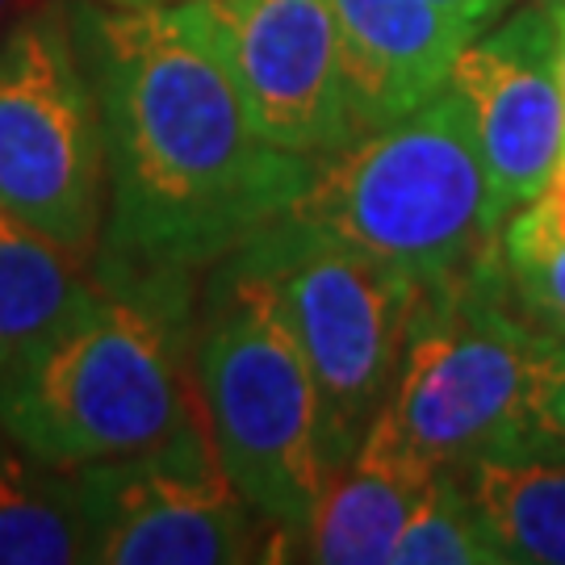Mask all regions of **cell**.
I'll return each instance as SVG.
<instances>
[{"label":"cell","instance_id":"cell-1","mask_svg":"<svg viewBox=\"0 0 565 565\" xmlns=\"http://www.w3.org/2000/svg\"><path fill=\"white\" fill-rule=\"evenodd\" d=\"M72 13L105 126V226L93 260L205 277L277 223L323 160L260 135L210 0H72Z\"/></svg>","mask_w":565,"mask_h":565},{"label":"cell","instance_id":"cell-2","mask_svg":"<svg viewBox=\"0 0 565 565\" xmlns=\"http://www.w3.org/2000/svg\"><path fill=\"white\" fill-rule=\"evenodd\" d=\"M202 277L93 260V294L0 369V427L55 469L135 457L202 424Z\"/></svg>","mask_w":565,"mask_h":565},{"label":"cell","instance_id":"cell-3","mask_svg":"<svg viewBox=\"0 0 565 565\" xmlns=\"http://www.w3.org/2000/svg\"><path fill=\"white\" fill-rule=\"evenodd\" d=\"M285 214L398 268L419 289L482 260L503 231L457 84L327 156Z\"/></svg>","mask_w":565,"mask_h":565},{"label":"cell","instance_id":"cell-4","mask_svg":"<svg viewBox=\"0 0 565 565\" xmlns=\"http://www.w3.org/2000/svg\"><path fill=\"white\" fill-rule=\"evenodd\" d=\"M193 390L223 473L273 524V562H294L327 486L319 394L281 310L235 260L202 277Z\"/></svg>","mask_w":565,"mask_h":565},{"label":"cell","instance_id":"cell-5","mask_svg":"<svg viewBox=\"0 0 565 565\" xmlns=\"http://www.w3.org/2000/svg\"><path fill=\"white\" fill-rule=\"evenodd\" d=\"M548 331L515 302L499 247L411 306L385 415L431 469L527 436Z\"/></svg>","mask_w":565,"mask_h":565},{"label":"cell","instance_id":"cell-6","mask_svg":"<svg viewBox=\"0 0 565 565\" xmlns=\"http://www.w3.org/2000/svg\"><path fill=\"white\" fill-rule=\"evenodd\" d=\"M226 260L268 289L298 340L319 394V440L331 478L361 448L394 390L419 285L294 214L268 223Z\"/></svg>","mask_w":565,"mask_h":565},{"label":"cell","instance_id":"cell-7","mask_svg":"<svg viewBox=\"0 0 565 565\" xmlns=\"http://www.w3.org/2000/svg\"><path fill=\"white\" fill-rule=\"evenodd\" d=\"M0 210L97 256L105 126L72 0H42L0 34Z\"/></svg>","mask_w":565,"mask_h":565},{"label":"cell","instance_id":"cell-8","mask_svg":"<svg viewBox=\"0 0 565 565\" xmlns=\"http://www.w3.org/2000/svg\"><path fill=\"white\" fill-rule=\"evenodd\" d=\"M88 565H239L264 562L273 524L243 499L205 427L135 457L72 469Z\"/></svg>","mask_w":565,"mask_h":565},{"label":"cell","instance_id":"cell-9","mask_svg":"<svg viewBox=\"0 0 565 565\" xmlns=\"http://www.w3.org/2000/svg\"><path fill=\"white\" fill-rule=\"evenodd\" d=\"M448 84L461 88L473 114L490 172L499 226L536 202L565 151V93L557 72V30L545 4L507 9L469 39Z\"/></svg>","mask_w":565,"mask_h":565},{"label":"cell","instance_id":"cell-10","mask_svg":"<svg viewBox=\"0 0 565 565\" xmlns=\"http://www.w3.org/2000/svg\"><path fill=\"white\" fill-rule=\"evenodd\" d=\"M210 13L264 139L315 160L352 142L331 0H210Z\"/></svg>","mask_w":565,"mask_h":565},{"label":"cell","instance_id":"cell-11","mask_svg":"<svg viewBox=\"0 0 565 565\" xmlns=\"http://www.w3.org/2000/svg\"><path fill=\"white\" fill-rule=\"evenodd\" d=\"M352 142L436 97L478 30L436 0H331Z\"/></svg>","mask_w":565,"mask_h":565},{"label":"cell","instance_id":"cell-12","mask_svg":"<svg viewBox=\"0 0 565 565\" xmlns=\"http://www.w3.org/2000/svg\"><path fill=\"white\" fill-rule=\"evenodd\" d=\"M431 473L436 469L398 436L390 415L377 411L361 448L327 478L294 562L394 565V545Z\"/></svg>","mask_w":565,"mask_h":565},{"label":"cell","instance_id":"cell-13","mask_svg":"<svg viewBox=\"0 0 565 565\" xmlns=\"http://www.w3.org/2000/svg\"><path fill=\"white\" fill-rule=\"evenodd\" d=\"M507 562L565 565V448L520 436L457 465Z\"/></svg>","mask_w":565,"mask_h":565},{"label":"cell","instance_id":"cell-14","mask_svg":"<svg viewBox=\"0 0 565 565\" xmlns=\"http://www.w3.org/2000/svg\"><path fill=\"white\" fill-rule=\"evenodd\" d=\"M0 565H88L72 469L39 461L0 427Z\"/></svg>","mask_w":565,"mask_h":565},{"label":"cell","instance_id":"cell-15","mask_svg":"<svg viewBox=\"0 0 565 565\" xmlns=\"http://www.w3.org/2000/svg\"><path fill=\"white\" fill-rule=\"evenodd\" d=\"M93 294V264L0 210V369Z\"/></svg>","mask_w":565,"mask_h":565},{"label":"cell","instance_id":"cell-16","mask_svg":"<svg viewBox=\"0 0 565 565\" xmlns=\"http://www.w3.org/2000/svg\"><path fill=\"white\" fill-rule=\"evenodd\" d=\"M394 565H507L461 469H436L394 545Z\"/></svg>","mask_w":565,"mask_h":565},{"label":"cell","instance_id":"cell-17","mask_svg":"<svg viewBox=\"0 0 565 565\" xmlns=\"http://www.w3.org/2000/svg\"><path fill=\"white\" fill-rule=\"evenodd\" d=\"M499 256L527 319L565 335V239H548L520 218H507L499 231Z\"/></svg>","mask_w":565,"mask_h":565},{"label":"cell","instance_id":"cell-18","mask_svg":"<svg viewBox=\"0 0 565 565\" xmlns=\"http://www.w3.org/2000/svg\"><path fill=\"white\" fill-rule=\"evenodd\" d=\"M527 436L565 448V335H553V331H548V348L536 369V385H532Z\"/></svg>","mask_w":565,"mask_h":565},{"label":"cell","instance_id":"cell-19","mask_svg":"<svg viewBox=\"0 0 565 565\" xmlns=\"http://www.w3.org/2000/svg\"><path fill=\"white\" fill-rule=\"evenodd\" d=\"M511 218H520L524 226H532L536 235L548 239H565V151L562 160L553 163L545 189L536 193V202H527L524 210H515Z\"/></svg>","mask_w":565,"mask_h":565},{"label":"cell","instance_id":"cell-20","mask_svg":"<svg viewBox=\"0 0 565 565\" xmlns=\"http://www.w3.org/2000/svg\"><path fill=\"white\" fill-rule=\"evenodd\" d=\"M436 4L457 21H465L469 30H478V34L503 18L507 9H515V0H436Z\"/></svg>","mask_w":565,"mask_h":565},{"label":"cell","instance_id":"cell-21","mask_svg":"<svg viewBox=\"0 0 565 565\" xmlns=\"http://www.w3.org/2000/svg\"><path fill=\"white\" fill-rule=\"evenodd\" d=\"M553 18V30H557V72H562V93H565V0H541Z\"/></svg>","mask_w":565,"mask_h":565},{"label":"cell","instance_id":"cell-22","mask_svg":"<svg viewBox=\"0 0 565 565\" xmlns=\"http://www.w3.org/2000/svg\"><path fill=\"white\" fill-rule=\"evenodd\" d=\"M109 9H151V4H181V0H102Z\"/></svg>","mask_w":565,"mask_h":565},{"label":"cell","instance_id":"cell-23","mask_svg":"<svg viewBox=\"0 0 565 565\" xmlns=\"http://www.w3.org/2000/svg\"><path fill=\"white\" fill-rule=\"evenodd\" d=\"M4 9H9V0H0V13H4Z\"/></svg>","mask_w":565,"mask_h":565}]
</instances>
